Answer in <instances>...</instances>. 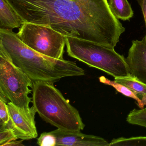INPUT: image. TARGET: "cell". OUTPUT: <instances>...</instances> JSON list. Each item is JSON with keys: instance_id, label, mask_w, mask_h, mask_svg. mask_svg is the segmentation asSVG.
<instances>
[{"instance_id": "obj_1", "label": "cell", "mask_w": 146, "mask_h": 146, "mask_svg": "<svg viewBox=\"0 0 146 146\" xmlns=\"http://www.w3.org/2000/svg\"><path fill=\"white\" fill-rule=\"evenodd\" d=\"M24 23L114 49L125 28L111 10L78 0H7Z\"/></svg>"}, {"instance_id": "obj_2", "label": "cell", "mask_w": 146, "mask_h": 146, "mask_svg": "<svg viewBox=\"0 0 146 146\" xmlns=\"http://www.w3.org/2000/svg\"><path fill=\"white\" fill-rule=\"evenodd\" d=\"M1 45L16 66L33 82L54 84L61 78L85 75L74 61L56 59L42 55L29 47L12 30L0 29Z\"/></svg>"}, {"instance_id": "obj_3", "label": "cell", "mask_w": 146, "mask_h": 146, "mask_svg": "<svg viewBox=\"0 0 146 146\" xmlns=\"http://www.w3.org/2000/svg\"><path fill=\"white\" fill-rule=\"evenodd\" d=\"M32 92L33 106L44 121L63 130L79 131L84 129L79 111L53 84L34 83Z\"/></svg>"}, {"instance_id": "obj_4", "label": "cell", "mask_w": 146, "mask_h": 146, "mask_svg": "<svg viewBox=\"0 0 146 146\" xmlns=\"http://www.w3.org/2000/svg\"><path fill=\"white\" fill-rule=\"evenodd\" d=\"M66 52L72 58L115 77L130 75L125 58L114 49L90 41L66 36Z\"/></svg>"}, {"instance_id": "obj_5", "label": "cell", "mask_w": 146, "mask_h": 146, "mask_svg": "<svg viewBox=\"0 0 146 146\" xmlns=\"http://www.w3.org/2000/svg\"><path fill=\"white\" fill-rule=\"evenodd\" d=\"M33 86V81L13 63L0 45V99L28 109L32 102L29 95Z\"/></svg>"}, {"instance_id": "obj_6", "label": "cell", "mask_w": 146, "mask_h": 146, "mask_svg": "<svg viewBox=\"0 0 146 146\" xmlns=\"http://www.w3.org/2000/svg\"><path fill=\"white\" fill-rule=\"evenodd\" d=\"M29 47L42 55L63 59L66 36L51 27L25 23L17 34Z\"/></svg>"}, {"instance_id": "obj_7", "label": "cell", "mask_w": 146, "mask_h": 146, "mask_svg": "<svg viewBox=\"0 0 146 146\" xmlns=\"http://www.w3.org/2000/svg\"><path fill=\"white\" fill-rule=\"evenodd\" d=\"M7 106L10 117L7 126L12 129L17 138L23 141L36 138L38 133L35 121L36 111L34 106L24 109L10 102Z\"/></svg>"}, {"instance_id": "obj_8", "label": "cell", "mask_w": 146, "mask_h": 146, "mask_svg": "<svg viewBox=\"0 0 146 146\" xmlns=\"http://www.w3.org/2000/svg\"><path fill=\"white\" fill-rule=\"evenodd\" d=\"M56 138V146H108L104 138L81 131H68L58 129L51 131Z\"/></svg>"}, {"instance_id": "obj_9", "label": "cell", "mask_w": 146, "mask_h": 146, "mask_svg": "<svg viewBox=\"0 0 146 146\" xmlns=\"http://www.w3.org/2000/svg\"><path fill=\"white\" fill-rule=\"evenodd\" d=\"M125 60L131 75L146 84V35L132 41Z\"/></svg>"}, {"instance_id": "obj_10", "label": "cell", "mask_w": 146, "mask_h": 146, "mask_svg": "<svg viewBox=\"0 0 146 146\" xmlns=\"http://www.w3.org/2000/svg\"><path fill=\"white\" fill-rule=\"evenodd\" d=\"M24 23L7 0H0V29L13 30L21 27Z\"/></svg>"}, {"instance_id": "obj_11", "label": "cell", "mask_w": 146, "mask_h": 146, "mask_svg": "<svg viewBox=\"0 0 146 146\" xmlns=\"http://www.w3.org/2000/svg\"><path fill=\"white\" fill-rule=\"evenodd\" d=\"M114 81L123 84L136 94L146 105V84L129 75L125 76L115 77Z\"/></svg>"}, {"instance_id": "obj_12", "label": "cell", "mask_w": 146, "mask_h": 146, "mask_svg": "<svg viewBox=\"0 0 146 146\" xmlns=\"http://www.w3.org/2000/svg\"><path fill=\"white\" fill-rule=\"evenodd\" d=\"M110 9L118 19L129 21L134 15L133 10L127 0H108Z\"/></svg>"}, {"instance_id": "obj_13", "label": "cell", "mask_w": 146, "mask_h": 146, "mask_svg": "<svg viewBox=\"0 0 146 146\" xmlns=\"http://www.w3.org/2000/svg\"><path fill=\"white\" fill-rule=\"evenodd\" d=\"M99 79L100 82L102 83L112 86L115 88L117 91L121 93L123 95L135 100L137 102V106L141 109L144 108V106H145L144 102L138 97L136 94H135L133 91L131 90L126 86L119 83L116 81L109 80L103 76L100 77Z\"/></svg>"}, {"instance_id": "obj_14", "label": "cell", "mask_w": 146, "mask_h": 146, "mask_svg": "<svg viewBox=\"0 0 146 146\" xmlns=\"http://www.w3.org/2000/svg\"><path fill=\"white\" fill-rule=\"evenodd\" d=\"M146 146V136L120 137L113 139L108 146Z\"/></svg>"}, {"instance_id": "obj_15", "label": "cell", "mask_w": 146, "mask_h": 146, "mask_svg": "<svg viewBox=\"0 0 146 146\" xmlns=\"http://www.w3.org/2000/svg\"><path fill=\"white\" fill-rule=\"evenodd\" d=\"M129 123L146 128V107L140 109H134L126 117Z\"/></svg>"}, {"instance_id": "obj_16", "label": "cell", "mask_w": 146, "mask_h": 146, "mask_svg": "<svg viewBox=\"0 0 146 146\" xmlns=\"http://www.w3.org/2000/svg\"><path fill=\"white\" fill-rule=\"evenodd\" d=\"M18 139L11 128L8 127L0 128V146H8V144Z\"/></svg>"}, {"instance_id": "obj_17", "label": "cell", "mask_w": 146, "mask_h": 146, "mask_svg": "<svg viewBox=\"0 0 146 146\" xmlns=\"http://www.w3.org/2000/svg\"><path fill=\"white\" fill-rule=\"evenodd\" d=\"M10 121L7 103L0 99V128L7 126Z\"/></svg>"}, {"instance_id": "obj_18", "label": "cell", "mask_w": 146, "mask_h": 146, "mask_svg": "<svg viewBox=\"0 0 146 146\" xmlns=\"http://www.w3.org/2000/svg\"><path fill=\"white\" fill-rule=\"evenodd\" d=\"M37 144L40 146H56V137L51 131L43 132L37 139Z\"/></svg>"}, {"instance_id": "obj_19", "label": "cell", "mask_w": 146, "mask_h": 146, "mask_svg": "<svg viewBox=\"0 0 146 146\" xmlns=\"http://www.w3.org/2000/svg\"><path fill=\"white\" fill-rule=\"evenodd\" d=\"M78 1L90 3L105 9L110 10L108 0H78Z\"/></svg>"}, {"instance_id": "obj_20", "label": "cell", "mask_w": 146, "mask_h": 146, "mask_svg": "<svg viewBox=\"0 0 146 146\" xmlns=\"http://www.w3.org/2000/svg\"><path fill=\"white\" fill-rule=\"evenodd\" d=\"M137 1L141 9L146 28V0H137Z\"/></svg>"}]
</instances>
